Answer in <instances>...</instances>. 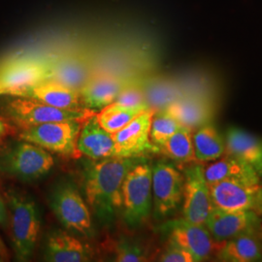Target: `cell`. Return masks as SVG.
<instances>
[{
    "label": "cell",
    "instance_id": "obj_1",
    "mask_svg": "<svg viewBox=\"0 0 262 262\" xmlns=\"http://www.w3.org/2000/svg\"><path fill=\"white\" fill-rule=\"evenodd\" d=\"M137 158L97 159L85 166L84 194L95 215L105 224L111 223L122 210V184Z\"/></svg>",
    "mask_w": 262,
    "mask_h": 262
},
{
    "label": "cell",
    "instance_id": "obj_2",
    "mask_svg": "<svg viewBox=\"0 0 262 262\" xmlns=\"http://www.w3.org/2000/svg\"><path fill=\"white\" fill-rule=\"evenodd\" d=\"M12 242L19 261L30 259L37 242L41 226V215L33 199L15 189L5 191Z\"/></svg>",
    "mask_w": 262,
    "mask_h": 262
},
{
    "label": "cell",
    "instance_id": "obj_3",
    "mask_svg": "<svg viewBox=\"0 0 262 262\" xmlns=\"http://www.w3.org/2000/svg\"><path fill=\"white\" fill-rule=\"evenodd\" d=\"M54 164L48 150L28 141H8L0 146V172L21 182L43 177Z\"/></svg>",
    "mask_w": 262,
    "mask_h": 262
},
{
    "label": "cell",
    "instance_id": "obj_4",
    "mask_svg": "<svg viewBox=\"0 0 262 262\" xmlns=\"http://www.w3.org/2000/svg\"><path fill=\"white\" fill-rule=\"evenodd\" d=\"M13 97L3 104L2 112L23 129L37 126L47 122H60L68 120L85 121L94 115V110L84 108L81 110L60 109L37 100L26 97Z\"/></svg>",
    "mask_w": 262,
    "mask_h": 262
},
{
    "label": "cell",
    "instance_id": "obj_5",
    "mask_svg": "<svg viewBox=\"0 0 262 262\" xmlns=\"http://www.w3.org/2000/svg\"><path fill=\"white\" fill-rule=\"evenodd\" d=\"M50 206L68 231L85 238L94 236L90 209L72 182L63 181L56 185L50 195Z\"/></svg>",
    "mask_w": 262,
    "mask_h": 262
},
{
    "label": "cell",
    "instance_id": "obj_6",
    "mask_svg": "<svg viewBox=\"0 0 262 262\" xmlns=\"http://www.w3.org/2000/svg\"><path fill=\"white\" fill-rule=\"evenodd\" d=\"M151 200V167L139 161L128 171L122 184V212L126 224H142L150 215Z\"/></svg>",
    "mask_w": 262,
    "mask_h": 262
},
{
    "label": "cell",
    "instance_id": "obj_7",
    "mask_svg": "<svg viewBox=\"0 0 262 262\" xmlns=\"http://www.w3.org/2000/svg\"><path fill=\"white\" fill-rule=\"evenodd\" d=\"M48 76L47 61L28 55L9 56L0 62V95L20 96Z\"/></svg>",
    "mask_w": 262,
    "mask_h": 262
},
{
    "label": "cell",
    "instance_id": "obj_8",
    "mask_svg": "<svg viewBox=\"0 0 262 262\" xmlns=\"http://www.w3.org/2000/svg\"><path fill=\"white\" fill-rule=\"evenodd\" d=\"M84 121L68 120L47 122L23 129L19 139L63 156L79 157L77 141Z\"/></svg>",
    "mask_w": 262,
    "mask_h": 262
},
{
    "label": "cell",
    "instance_id": "obj_9",
    "mask_svg": "<svg viewBox=\"0 0 262 262\" xmlns=\"http://www.w3.org/2000/svg\"><path fill=\"white\" fill-rule=\"evenodd\" d=\"M214 206L224 210H246L262 214V184L228 180L210 186Z\"/></svg>",
    "mask_w": 262,
    "mask_h": 262
},
{
    "label": "cell",
    "instance_id": "obj_10",
    "mask_svg": "<svg viewBox=\"0 0 262 262\" xmlns=\"http://www.w3.org/2000/svg\"><path fill=\"white\" fill-rule=\"evenodd\" d=\"M185 188V177L172 164L159 161L151 167V192L155 214L170 215L180 205Z\"/></svg>",
    "mask_w": 262,
    "mask_h": 262
},
{
    "label": "cell",
    "instance_id": "obj_11",
    "mask_svg": "<svg viewBox=\"0 0 262 262\" xmlns=\"http://www.w3.org/2000/svg\"><path fill=\"white\" fill-rule=\"evenodd\" d=\"M168 232L170 244L191 253L196 262L203 261L221 249L224 241H217L205 225L193 224L185 219L169 222L163 226Z\"/></svg>",
    "mask_w": 262,
    "mask_h": 262
},
{
    "label": "cell",
    "instance_id": "obj_12",
    "mask_svg": "<svg viewBox=\"0 0 262 262\" xmlns=\"http://www.w3.org/2000/svg\"><path fill=\"white\" fill-rule=\"evenodd\" d=\"M204 166L196 164L186 169L184 174V219L199 225H205L208 215L215 207L210 186L204 175Z\"/></svg>",
    "mask_w": 262,
    "mask_h": 262
},
{
    "label": "cell",
    "instance_id": "obj_13",
    "mask_svg": "<svg viewBox=\"0 0 262 262\" xmlns=\"http://www.w3.org/2000/svg\"><path fill=\"white\" fill-rule=\"evenodd\" d=\"M155 112L150 108L145 110L122 129L112 134L116 157L138 158L159 150L150 138V123Z\"/></svg>",
    "mask_w": 262,
    "mask_h": 262
},
{
    "label": "cell",
    "instance_id": "obj_14",
    "mask_svg": "<svg viewBox=\"0 0 262 262\" xmlns=\"http://www.w3.org/2000/svg\"><path fill=\"white\" fill-rule=\"evenodd\" d=\"M205 226L217 241H225L237 235L257 231L260 227L259 214L246 210H224L214 207Z\"/></svg>",
    "mask_w": 262,
    "mask_h": 262
},
{
    "label": "cell",
    "instance_id": "obj_15",
    "mask_svg": "<svg viewBox=\"0 0 262 262\" xmlns=\"http://www.w3.org/2000/svg\"><path fill=\"white\" fill-rule=\"evenodd\" d=\"M139 77L117 76L94 72V76L80 91L82 102L91 110H101L113 103L123 90L138 81Z\"/></svg>",
    "mask_w": 262,
    "mask_h": 262
},
{
    "label": "cell",
    "instance_id": "obj_16",
    "mask_svg": "<svg viewBox=\"0 0 262 262\" xmlns=\"http://www.w3.org/2000/svg\"><path fill=\"white\" fill-rule=\"evenodd\" d=\"M94 74V67L88 56L67 54L49 61L47 80L80 92Z\"/></svg>",
    "mask_w": 262,
    "mask_h": 262
},
{
    "label": "cell",
    "instance_id": "obj_17",
    "mask_svg": "<svg viewBox=\"0 0 262 262\" xmlns=\"http://www.w3.org/2000/svg\"><path fill=\"white\" fill-rule=\"evenodd\" d=\"M164 111L174 117L182 126L190 130L209 123L213 118V107L208 94L186 93L169 104Z\"/></svg>",
    "mask_w": 262,
    "mask_h": 262
},
{
    "label": "cell",
    "instance_id": "obj_18",
    "mask_svg": "<svg viewBox=\"0 0 262 262\" xmlns=\"http://www.w3.org/2000/svg\"><path fill=\"white\" fill-rule=\"evenodd\" d=\"M93 255V250L89 245L61 229H56L48 234L44 249L46 261H90Z\"/></svg>",
    "mask_w": 262,
    "mask_h": 262
},
{
    "label": "cell",
    "instance_id": "obj_19",
    "mask_svg": "<svg viewBox=\"0 0 262 262\" xmlns=\"http://www.w3.org/2000/svg\"><path fill=\"white\" fill-rule=\"evenodd\" d=\"M77 150L80 156L94 160L116 157L112 134L99 124L95 114L83 122L77 141Z\"/></svg>",
    "mask_w": 262,
    "mask_h": 262
},
{
    "label": "cell",
    "instance_id": "obj_20",
    "mask_svg": "<svg viewBox=\"0 0 262 262\" xmlns=\"http://www.w3.org/2000/svg\"><path fill=\"white\" fill-rule=\"evenodd\" d=\"M18 97H26L48 104L50 106L67 109L81 110L82 97L80 92L69 89L63 84H58L51 80H45L27 90Z\"/></svg>",
    "mask_w": 262,
    "mask_h": 262
},
{
    "label": "cell",
    "instance_id": "obj_21",
    "mask_svg": "<svg viewBox=\"0 0 262 262\" xmlns=\"http://www.w3.org/2000/svg\"><path fill=\"white\" fill-rule=\"evenodd\" d=\"M226 156L250 164L259 174L262 169V141L249 132L231 127L226 132Z\"/></svg>",
    "mask_w": 262,
    "mask_h": 262
},
{
    "label": "cell",
    "instance_id": "obj_22",
    "mask_svg": "<svg viewBox=\"0 0 262 262\" xmlns=\"http://www.w3.org/2000/svg\"><path fill=\"white\" fill-rule=\"evenodd\" d=\"M216 256L219 260L225 262L262 261V246L257 231L246 232L225 240Z\"/></svg>",
    "mask_w": 262,
    "mask_h": 262
},
{
    "label": "cell",
    "instance_id": "obj_23",
    "mask_svg": "<svg viewBox=\"0 0 262 262\" xmlns=\"http://www.w3.org/2000/svg\"><path fill=\"white\" fill-rule=\"evenodd\" d=\"M204 175L209 186L228 180H244L259 182L260 176L256 170L242 160L226 156L204 169Z\"/></svg>",
    "mask_w": 262,
    "mask_h": 262
},
{
    "label": "cell",
    "instance_id": "obj_24",
    "mask_svg": "<svg viewBox=\"0 0 262 262\" xmlns=\"http://www.w3.org/2000/svg\"><path fill=\"white\" fill-rule=\"evenodd\" d=\"M142 86L146 102L156 112L164 110L169 104L186 94L175 81L165 78H144Z\"/></svg>",
    "mask_w": 262,
    "mask_h": 262
},
{
    "label": "cell",
    "instance_id": "obj_25",
    "mask_svg": "<svg viewBox=\"0 0 262 262\" xmlns=\"http://www.w3.org/2000/svg\"><path fill=\"white\" fill-rule=\"evenodd\" d=\"M193 145L195 159L198 161L215 160L225 155V141L210 122L197 129L193 135Z\"/></svg>",
    "mask_w": 262,
    "mask_h": 262
},
{
    "label": "cell",
    "instance_id": "obj_26",
    "mask_svg": "<svg viewBox=\"0 0 262 262\" xmlns=\"http://www.w3.org/2000/svg\"><path fill=\"white\" fill-rule=\"evenodd\" d=\"M149 108L146 107H127L122 104L113 102L105 106L95 114L97 122L109 133L114 134L122 129L126 124L136 118L139 114Z\"/></svg>",
    "mask_w": 262,
    "mask_h": 262
},
{
    "label": "cell",
    "instance_id": "obj_27",
    "mask_svg": "<svg viewBox=\"0 0 262 262\" xmlns=\"http://www.w3.org/2000/svg\"><path fill=\"white\" fill-rule=\"evenodd\" d=\"M159 150L170 159L180 162H192L195 159L192 130L181 126L172 136H170Z\"/></svg>",
    "mask_w": 262,
    "mask_h": 262
},
{
    "label": "cell",
    "instance_id": "obj_28",
    "mask_svg": "<svg viewBox=\"0 0 262 262\" xmlns=\"http://www.w3.org/2000/svg\"><path fill=\"white\" fill-rule=\"evenodd\" d=\"M182 125L170 114L161 110L155 112L150 123V138L158 148L172 136Z\"/></svg>",
    "mask_w": 262,
    "mask_h": 262
},
{
    "label": "cell",
    "instance_id": "obj_29",
    "mask_svg": "<svg viewBox=\"0 0 262 262\" xmlns=\"http://www.w3.org/2000/svg\"><path fill=\"white\" fill-rule=\"evenodd\" d=\"M115 253V261L141 262L147 260L145 253L138 246L125 241H121L117 245Z\"/></svg>",
    "mask_w": 262,
    "mask_h": 262
},
{
    "label": "cell",
    "instance_id": "obj_30",
    "mask_svg": "<svg viewBox=\"0 0 262 262\" xmlns=\"http://www.w3.org/2000/svg\"><path fill=\"white\" fill-rule=\"evenodd\" d=\"M160 261L163 262H196L194 256L183 248L170 244L167 251L160 257Z\"/></svg>",
    "mask_w": 262,
    "mask_h": 262
},
{
    "label": "cell",
    "instance_id": "obj_31",
    "mask_svg": "<svg viewBox=\"0 0 262 262\" xmlns=\"http://www.w3.org/2000/svg\"><path fill=\"white\" fill-rule=\"evenodd\" d=\"M8 224H9V216H8L7 207L5 204V200L0 192V225L6 228L8 226Z\"/></svg>",
    "mask_w": 262,
    "mask_h": 262
},
{
    "label": "cell",
    "instance_id": "obj_32",
    "mask_svg": "<svg viewBox=\"0 0 262 262\" xmlns=\"http://www.w3.org/2000/svg\"><path fill=\"white\" fill-rule=\"evenodd\" d=\"M5 131H6L5 124H4V122H2V120L0 118V137H2L5 134Z\"/></svg>",
    "mask_w": 262,
    "mask_h": 262
},
{
    "label": "cell",
    "instance_id": "obj_33",
    "mask_svg": "<svg viewBox=\"0 0 262 262\" xmlns=\"http://www.w3.org/2000/svg\"><path fill=\"white\" fill-rule=\"evenodd\" d=\"M259 176H260V178H262V169L261 171H260V173H259Z\"/></svg>",
    "mask_w": 262,
    "mask_h": 262
},
{
    "label": "cell",
    "instance_id": "obj_34",
    "mask_svg": "<svg viewBox=\"0 0 262 262\" xmlns=\"http://www.w3.org/2000/svg\"><path fill=\"white\" fill-rule=\"evenodd\" d=\"M0 261H2V259H1V257H0Z\"/></svg>",
    "mask_w": 262,
    "mask_h": 262
}]
</instances>
